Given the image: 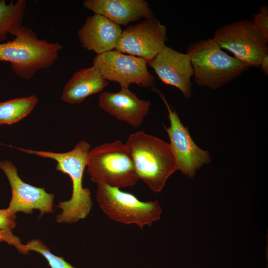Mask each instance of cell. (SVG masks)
Masks as SVG:
<instances>
[{"label":"cell","mask_w":268,"mask_h":268,"mask_svg":"<svg viewBox=\"0 0 268 268\" xmlns=\"http://www.w3.org/2000/svg\"><path fill=\"white\" fill-rule=\"evenodd\" d=\"M16 148L29 154L56 160V169L70 177L72 183V196L69 200L61 201L57 205V207L62 209V212L57 215V222L73 223L88 215L92 201L90 190L83 187L82 180L90 150L89 143L81 140L73 149L64 153Z\"/></svg>","instance_id":"6da1fadb"},{"label":"cell","mask_w":268,"mask_h":268,"mask_svg":"<svg viewBox=\"0 0 268 268\" xmlns=\"http://www.w3.org/2000/svg\"><path fill=\"white\" fill-rule=\"evenodd\" d=\"M14 38L0 43V61L10 63L14 73L26 79L41 69L50 67L63 48L58 42L40 39L31 29L22 25L12 30Z\"/></svg>","instance_id":"7a4b0ae2"},{"label":"cell","mask_w":268,"mask_h":268,"mask_svg":"<svg viewBox=\"0 0 268 268\" xmlns=\"http://www.w3.org/2000/svg\"><path fill=\"white\" fill-rule=\"evenodd\" d=\"M126 145L139 179L155 193L160 192L177 164L169 143L143 131L131 134Z\"/></svg>","instance_id":"3957f363"},{"label":"cell","mask_w":268,"mask_h":268,"mask_svg":"<svg viewBox=\"0 0 268 268\" xmlns=\"http://www.w3.org/2000/svg\"><path fill=\"white\" fill-rule=\"evenodd\" d=\"M194 71V80L200 87L220 88L248 70L250 67L225 53L213 38L191 43L187 47Z\"/></svg>","instance_id":"277c9868"},{"label":"cell","mask_w":268,"mask_h":268,"mask_svg":"<svg viewBox=\"0 0 268 268\" xmlns=\"http://www.w3.org/2000/svg\"><path fill=\"white\" fill-rule=\"evenodd\" d=\"M87 167L91 180L97 184L120 189L133 186L139 179L128 148L119 140L90 150Z\"/></svg>","instance_id":"5b68a950"},{"label":"cell","mask_w":268,"mask_h":268,"mask_svg":"<svg viewBox=\"0 0 268 268\" xmlns=\"http://www.w3.org/2000/svg\"><path fill=\"white\" fill-rule=\"evenodd\" d=\"M97 187L96 201L111 219L142 229L160 219L162 210L157 201H140L132 194L106 184L98 183Z\"/></svg>","instance_id":"8992f818"},{"label":"cell","mask_w":268,"mask_h":268,"mask_svg":"<svg viewBox=\"0 0 268 268\" xmlns=\"http://www.w3.org/2000/svg\"><path fill=\"white\" fill-rule=\"evenodd\" d=\"M212 38L222 49L229 51L250 67H260L263 57L268 52V42L252 20L226 24L215 31Z\"/></svg>","instance_id":"52a82bcc"},{"label":"cell","mask_w":268,"mask_h":268,"mask_svg":"<svg viewBox=\"0 0 268 268\" xmlns=\"http://www.w3.org/2000/svg\"><path fill=\"white\" fill-rule=\"evenodd\" d=\"M147 64L144 59L115 50L97 55L93 59V66L104 78L118 83L121 88H129L131 84L135 83L154 90L156 82Z\"/></svg>","instance_id":"ba28073f"},{"label":"cell","mask_w":268,"mask_h":268,"mask_svg":"<svg viewBox=\"0 0 268 268\" xmlns=\"http://www.w3.org/2000/svg\"><path fill=\"white\" fill-rule=\"evenodd\" d=\"M166 27L153 16L123 30L115 50L148 62L166 46Z\"/></svg>","instance_id":"9c48e42d"},{"label":"cell","mask_w":268,"mask_h":268,"mask_svg":"<svg viewBox=\"0 0 268 268\" xmlns=\"http://www.w3.org/2000/svg\"><path fill=\"white\" fill-rule=\"evenodd\" d=\"M154 91L160 95L168 112L170 126L165 129L175 157L177 170L192 179L201 166L210 162L208 152L196 144L188 127L182 124L176 112L172 110L163 94L157 89Z\"/></svg>","instance_id":"30bf717a"},{"label":"cell","mask_w":268,"mask_h":268,"mask_svg":"<svg viewBox=\"0 0 268 268\" xmlns=\"http://www.w3.org/2000/svg\"><path fill=\"white\" fill-rule=\"evenodd\" d=\"M0 168L7 177L11 189V199L6 208L8 211L13 214L18 212L31 214L34 209H37L40 211V216L54 211V194L23 182L18 175L16 167L9 161H0Z\"/></svg>","instance_id":"8fae6325"},{"label":"cell","mask_w":268,"mask_h":268,"mask_svg":"<svg viewBox=\"0 0 268 268\" xmlns=\"http://www.w3.org/2000/svg\"><path fill=\"white\" fill-rule=\"evenodd\" d=\"M147 64L162 82L178 88L186 98L191 96V78L194 71L187 53H181L166 46Z\"/></svg>","instance_id":"7c38bea8"},{"label":"cell","mask_w":268,"mask_h":268,"mask_svg":"<svg viewBox=\"0 0 268 268\" xmlns=\"http://www.w3.org/2000/svg\"><path fill=\"white\" fill-rule=\"evenodd\" d=\"M99 107L105 112L137 128L148 113L150 101L138 98L129 88L118 92L105 91L98 98Z\"/></svg>","instance_id":"4fadbf2b"},{"label":"cell","mask_w":268,"mask_h":268,"mask_svg":"<svg viewBox=\"0 0 268 268\" xmlns=\"http://www.w3.org/2000/svg\"><path fill=\"white\" fill-rule=\"evenodd\" d=\"M122 31L120 25L94 13L86 18L77 34L84 48L99 55L115 49Z\"/></svg>","instance_id":"5bb4252c"},{"label":"cell","mask_w":268,"mask_h":268,"mask_svg":"<svg viewBox=\"0 0 268 268\" xmlns=\"http://www.w3.org/2000/svg\"><path fill=\"white\" fill-rule=\"evenodd\" d=\"M83 5L119 25L153 16L148 3L144 0H85Z\"/></svg>","instance_id":"9a60e30c"},{"label":"cell","mask_w":268,"mask_h":268,"mask_svg":"<svg viewBox=\"0 0 268 268\" xmlns=\"http://www.w3.org/2000/svg\"><path fill=\"white\" fill-rule=\"evenodd\" d=\"M109 85L94 66L75 72L66 84L61 99L70 104L82 102L88 96L99 93Z\"/></svg>","instance_id":"2e32d148"},{"label":"cell","mask_w":268,"mask_h":268,"mask_svg":"<svg viewBox=\"0 0 268 268\" xmlns=\"http://www.w3.org/2000/svg\"><path fill=\"white\" fill-rule=\"evenodd\" d=\"M38 103L35 95L0 103V125H10L27 116Z\"/></svg>","instance_id":"e0dca14e"},{"label":"cell","mask_w":268,"mask_h":268,"mask_svg":"<svg viewBox=\"0 0 268 268\" xmlns=\"http://www.w3.org/2000/svg\"><path fill=\"white\" fill-rule=\"evenodd\" d=\"M26 1L12 0L7 3L0 0V43L7 39V35L14 28L22 25Z\"/></svg>","instance_id":"ac0fdd59"},{"label":"cell","mask_w":268,"mask_h":268,"mask_svg":"<svg viewBox=\"0 0 268 268\" xmlns=\"http://www.w3.org/2000/svg\"><path fill=\"white\" fill-rule=\"evenodd\" d=\"M25 246L27 253L28 251H33L41 254L47 260L51 268H76L63 258L52 253L50 249L40 239L31 240Z\"/></svg>","instance_id":"d6986e66"},{"label":"cell","mask_w":268,"mask_h":268,"mask_svg":"<svg viewBox=\"0 0 268 268\" xmlns=\"http://www.w3.org/2000/svg\"><path fill=\"white\" fill-rule=\"evenodd\" d=\"M255 27L268 42V7L261 5L259 12L253 15L252 20Z\"/></svg>","instance_id":"ffe728a7"},{"label":"cell","mask_w":268,"mask_h":268,"mask_svg":"<svg viewBox=\"0 0 268 268\" xmlns=\"http://www.w3.org/2000/svg\"><path fill=\"white\" fill-rule=\"evenodd\" d=\"M15 214L6 209H0V230L11 232L16 226Z\"/></svg>","instance_id":"44dd1931"},{"label":"cell","mask_w":268,"mask_h":268,"mask_svg":"<svg viewBox=\"0 0 268 268\" xmlns=\"http://www.w3.org/2000/svg\"><path fill=\"white\" fill-rule=\"evenodd\" d=\"M260 67L265 75L268 74V52L266 53L263 57Z\"/></svg>","instance_id":"7402d4cb"}]
</instances>
